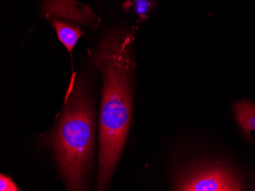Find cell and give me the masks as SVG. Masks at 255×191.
<instances>
[{"mask_svg":"<svg viewBox=\"0 0 255 191\" xmlns=\"http://www.w3.org/2000/svg\"><path fill=\"white\" fill-rule=\"evenodd\" d=\"M131 37L110 30L100 40L94 63L103 76L97 190L107 188L120 160L132 115Z\"/></svg>","mask_w":255,"mask_h":191,"instance_id":"obj_1","label":"cell"},{"mask_svg":"<svg viewBox=\"0 0 255 191\" xmlns=\"http://www.w3.org/2000/svg\"><path fill=\"white\" fill-rule=\"evenodd\" d=\"M95 117L85 82L77 79L54 132V150L67 188L79 191L91 165Z\"/></svg>","mask_w":255,"mask_h":191,"instance_id":"obj_2","label":"cell"},{"mask_svg":"<svg viewBox=\"0 0 255 191\" xmlns=\"http://www.w3.org/2000/svg\"><path fill=\"white\" fill-rule=\"evenodd\" d=\"M176 191H236L244 187L236 172L217 162L199 164L187 168L177 180Z\"/></svg>","mask_w":255,"mask_h":191,"instance_id":"obj_3","label":"cell"},{"mask_svg":"<svg viewBox=\"0 0 255 191\" xmlns=\"http://www.w3.org/2000/svg\"><path fill=\"white\" fill-rule=\"evenodd\" d=\"M52 26L55 29L58 40L72 55L74 48L83 35L82 30L75 25L57 19L53 21Z\"/></svg>","mask_w":255,"mask_h":191,"instance_id":"obj_4","label":"cell"},{"mask_svg":"<svg viewBox=\"0 0 255 191\" xmlns=\"http://www.w3.org/2000/svg\"><path fill=\"white\" fill-rule=\"evenodd\" d=\"M233 108L241 129L251 139V132L255 130V103L242 100L235 104Z\"/></svg>","mask_w":255,"mask_h":191,"instance_id":"obj_5","label":"cell"},{"mask_svg":"<svg viewBox=\"0 0 255 191\" xmlns=\"http://www.w3.org/2000/svg\"><path fill=\"white\" fill-rule=\"evenodd\" d=\"M0 191H20V189L15 185L11 178L1 174L0 175Z\"/></svg>","mask_w":255,"mask_h":191,"instance_id":"obj_6","label":"cell"}]
</instances>
